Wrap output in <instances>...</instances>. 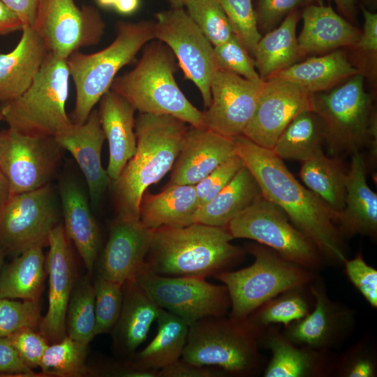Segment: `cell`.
I'll return each mask as SVG.
<instances>
[{
	"mask_svg": "<svg viewBox=\"0 0 377 377\" xmlns=\"http://www.w3.org/2000/svg\"><path fill=\"white\" fill-rule=\"evenodd\" d=\"M223 374L221 369L193 364L181 358L158 371V377H216Z\"/></svg>",
	"mask_w": 377,
	"mask_h": 377,
	"instance_id": "cell-51",
	"label": "cell"
},
{
	"mask_svg": "<svg viewBox=\"0 0 377 377\" xmlns=\"http://www.w3.org/2000/svg\"><path fill=\"white\" fill-rule=\"evenodd\" d=\"M11 195L9 182L0 168V209Z\"/></svg>",
	"mask_w": 377,
	"mask_h": 377,
	"instance_id": "cell-58",
	"label": "cell"
},
{
	"mask_svg": "<svg viewBox=\"0 0 377 377\" xmlns=\"http://www.w3.org/2000/svg\"><path fill=\"white\" fill-rule=\"evenodd\" d=\"M3 120V116H2V114L0 111V121Z\"/></svg>",
	"mask_w": 377,
	"mask_h": 377,
	"instance_id": "cell-63",
	"label": "cell"
},
{
	"mask_svg": "<svg viewBox=\"0 0 377 377\" xmlns=\"http://www.w3.org/2000/svg\"><path fill=\"white\" fill-rule=\"evenodd\" d=\"M317 4L322 5L323 4V0H315Z\"/></svg>",
	"mask_w": 377,
	"mask_h": 377,
	"instance_id": "cell-62",
	"label": "cell"
},
{
	"mask_svg": "<svg viewBox=\"0 0 377 377\" xmlns=\"http://www.w3.org/2000/svg\"><path fill=\"white\" fill-rule=\"evenodd\" d=\"M70 72L66 59L48 52L28 89L1 103L3 120L11 128L33 137H54L72 124L66 111Z\"/></svg>",
	"mask_w": 377,
	"mask_h": 377,
	"instance_id": "cell-7",
	"label": "cell"
},
{
	"mask_svg": "<svg viewBox=\"0 0 377 377\" xmlns=\"http://www.w3.org/2000/svg\"><path fill=\"white\" fill-rule=\"evenodd\" d=\"M299 18L298 10L292 11L278 27L259 40L253 59L261 80H267L300 58L296 36Z\"/></svg>",
	"mask_w": 377,
	"mask_h": 377,
	"instance_id": "cell-32",
	"label": "cell"
},
{
	"mask_svg": "<svg viewBox=\"0 0 377 377\" xmlns=\"http://www.w3.org/2000/svg\"><path fill=\"white\" fill-rule=\"evenodd\" d=\"M123 302L119 319L113 330L114 343L131 358L146 340L160 307L135 279L122 285Z\"/></svg>",
	"mask_w": 377,
	"mask_h": 377,
	"instance_id": "cell-27",
	"label": "cell"
},
{
	"mask_svg": "<svg viewBox=\"0 0 377 377\" xmlns=\"http://www.w3.org/2000/svg\"><path fill=\"white\" fill-rule=\"evenodd\" d=\"M198 208L195 185L168 184L158 194L145 192L140 205V221L151 230L184 227L195 223Z\"/></svg>",
	"mask_w": 377,
	"mask_h": 377,
	"instance_id": "cell-28",
	"label": "cell"
},
{
	"mask_svg": "<svg viewBox=\"0 0 377 377\" xmlns=\"http://www.w3.org/2000/svg\"><path fill=\"white\" fill-rule=\"evenodd\" d=\"M23 27L19 17L0 0V36L22 31Z\"/></svg>",
	"mask_w": 377,
	"mask_h": 377,
	"instance_id": "cell-55",
	"label": "cell"
},
{
	"mask_svg": "<svg viewBox=\"0 0 377 377\" xmlns=\"http://www.w3.org/2000/svg\"><path fill=\"white\" fill-rule=\"evenodd\" d=\"M254 257L249 267L237 271H223L215 279L226 287L231 311L230 317L246 319L265 302L295 288H302L313 276L306 269L281 257L267 246L253 245Z\"/></svg>",
	"mask_w": 377,
	"mask_h": 377,
	"instance_id": "cell-9",
	"label": "cell"
},
{
	"mask_svg": "<svg viewBox=\"0 0 377 377\" xmlns=\"http://www.w3.org/2000/svg\"><path fill=\"white\" fill-rule=\"evenodd\" d=\"M184 9L214 47L234 35L224 10L216 0H190Z\"/></svg>",
	"mask_w": 377,
	"mask_h": 377,
	"instance_id": "cell-41",
	"label": "cell"
},
{
	"mask_svg": "<svg viewBox=\"0 0 377 377\" xmlns=\"http://www.w3.org/2000/svg\"><path fill=\"white\" fill-rule=\"evenodd\" d=\"M265 346L272 353V359L266 367L265 377H303L315 374L319 361L309 348H302L285 335L272 329L263 339Z\"/></svg>",
	"mask_w": 377,
	"mask_h": 377,
	"instance_id": "cell-37",
	"label": "cell"
},
{
	"mask_svg": "<svg viewBox=\"0 0 377 377\" xmlns=\"http://www.w3.org/2000/svg\"><path fill=\"white\" fill-rule=\"evenodd\" d=\"M22 362L34 369L40 366L49 346L47 340L34 328L25 327L6 337Z\"/></svg>",
	"mask_w": 377,
	"mask_h": 377,
	"instance_id": "cell-47",
	"label": "cell"
},
{
	"mask_svg": "<svg viewBox=\"0 0 377 377\" xmlns=\"http://www.w3.org/2000/svg\"><path fill=\"white\" fill-rule=\"evenodd\" d=\"M152 232L140 219L117 216L110 227L98 276L121 284L135 279L149 251Z\"/></svg>",
	"mask_w": 377,
	"mask_h": 377,
	"instance_id": "cell-19",
	"label": "cell"
},
{
	"mask_svg": "<svg viewBox=\"0 0 377 377\" xmlns=\"http://www.w3.org/2000/svg\"><path fill=\"white\" fill-rule=\"evenodd\" d=\"M300 175L305 185L328 207L339 213L344 207L345 172L338 157H328L320 151L302 162Z\"/></svg>",
	"mask_w": 377,
	"mask_h": 377,
	"instance_id": "cell-36",
	"label": "cell"
},
{
	"mask_svg": "<svg viewBox=\"0 0 377 377\" xmlns=\"http://www.w3.org/2000/svg\"><path fill=\"white\" fill-rule=\"evenodd\" d=\"M135 280L160 308L189 325L205 317L225 316L230 308L226 287L209 283L203 277L160 275L143 263Z\"/></svg>",
	"mask_w": 377,
	"mask_h": 377,
	"instance_id": "cell-11",
	"label": "cell"
},
{
	"mask_svg": "<svg viewBox=\"0 0 377 377\" xmlns=\"http://www.w3.org/2000/svg\"><path fill=\"white\" fill-rule=\"evenodd\" d=\"M15 47L0 54V103L12 101L30 86L48 54L33 27H26Z\"/></svg>",
	"mask_w": 377,
	"mask_h": 377,
	"instance_id": "cell-25",
	"label": "cell"
},
{
	"mask_svg": "<svg viewBox=\"0 0 377 377\" xmlns=\"http://www.w3.org/2000/svg\"><path fill=\"white\" fill-rule=\"evenodd\" d=\"M157 332L151 342L131 358L141 367L158 371L182 357L189 325L178 316L160 308Z\"/></svg>",
	"mask_w": 377,
	"mask_h": 377,
	"instance_id": "cell-33",
	"label": "cell"
},
{
	"mask_svg": "<svg viewBox=\"0 0 377 377\" xmlns=\"http://www.w3.org/2000/svg\"><path fill=\"white\" fill-rule=\"evenodd\" d=\"M173 8H184L186 4L190 0H165Z\"/></svg>",
	"mask_w": 377,
	"mask_h": 377,
	"instance_id": "cell-59",
	"label": "cell"
},
{
	"mask_svg": "<svg viewBox=\"0 0 377 377\" xmlns=\"http://www.w3.org/2000/svg\"><path fill=\"white\" fill-rule=\"evenodd\" d=\"M313 94L276 78L264 81L255 112L242 135L272 149L283 130L300 113L313 110Z\"/></svg>",
	"mask_w": 377,
	"mask_h": 377,
	"instance_id": "cell-17",
	"label": "cell"
},
{
	"mask_svg": "<svg viewBox=\"0 0 377 377\" xmlns=\"http://www.w3.org/2000/svg\"><path fill=\"white\" fill-rule=\"evenodd\" d=\"M233 239L255 240L287 260L306 269L318 267L321 253L283 211L263 195L226 226Z\"/></svg>",
	"mask_w": 377,
	"mask_h": 377,
	"instance_id": "cell-10",
	"label": "cell"
},
{
	"mask_svg": "<svg viewBox=\"0 0 377 377\" xmlns=\"http://www.w3.org/2000/svg\"><path fill=\"white\" fill-rule=\"evenodd\" d=\"M224 10L234 35L253 58L262 37L252 0H216Z\"/></svg>",
	"mask_w": 377,
	"mask_h": 377,
	"instance_id": "cell-43",
	"label": "cell"
},
{
	"mask_svg": "<svg viewBox=\"0 0 377 377\" xmlns=\"http://www.w3.org/2000/svg\"><path fill=\"white\" fill-rule=\"evenodd\" d=\"M232 140L236 154L258 182L263 196L283 211L323 256L343 263L346 258L336 226L339 213L304 187L271 149L242 135Z\"/></svg>",
	"mask_w": 377,
	"mask_h": 377,
	"instance_id": "cell-1",
	"label": "cell"
},
{
	"mask_svg": "<svg viewBox=\"0 0 377 377\" xmlns=\"http://www.w3.org/2000/svg\"><path fill=\"white\" fill-rule=\"evenodd\" d=\"M64 226L57 224L49 237L45 267L49 276L48 309L39 332L49 343L66 336V317L74 286V262Z\"/></svg>",
	"mask_w": 377,
	"mask_h": 377,
	"instance_id": "cell-18",
	"label": "cell"
},
{
	"mask_svg": "<svg viewBox=\"0 0 377 377\" xmlns=\"http://www.w3.org/2000/svg\"><path fill=\"white\" fill-rule=\"evenodd\" d=\"M21 20L23 27H33L38 0H1ZM23 27V28H24Z\"/></svg>",
	"mask_w": 377,
	"mask_h": 377,
	"instance_id": "cell-53",
	"label": "cell"
},
{
	"mask_svg": "<svg viewBox=\"0 0 377 377\" xmlns=\"http://www.w3.org/2000/svg\"><path fill=\"white\" fill-rule=\"evenodd\" d=\"M99 103L101 128L109 147L106 171L112 182L119 177L136 150L135 109L111 89L103 94Z\"/></svg>",
	"mask_w": 377,
	"mask_h": 377,
	"instance_id": "cell-22",
	"label": "cell"
},
{
	"mask_svg": "<svg viewBox=\"0 0 377 377\" xmlns=\"http://www.w3.org/2000/svg\"><path fill=\"white\" fill-rule=\"evenodd\" d=\"M226 227L194 223L184 227L153 230L144 263L152 272L169 276L206 278L237 263L244 253L231 243Z\"/></svg>",
	"mask_w": 377,
	"mask_h": 377,
	"instance_id": "cell-3",
	"label": "cell"
},
{
	"mask_svg": "<svg viewBox=\"0 0 377 377\" xmlns=\"http://www.w3.org/2000/svg\"><path fill=\"white\" fill-rule=\"evenodd\" d=\"M262 195L258 182L243 165L223 188L198 208L195 223L226 228L232 219Z\"/></svg>",
	"mask_w": 377,
	"mask_h": 377,
	"instance_id": "cell-31",
	"label": "cell"
},
{
	"mask_svg": "<svg viewBox=\"0 0 377 377\" xmlns=\"http://www.w3.org/2000/svg\"><path fill=\"white\" fill-rule=\"evenodd\" d=\"M359 73L344 52L334 50L325 55L295 63L270 78L287 81L311 94H316L330 90Z\"/></svg>",
	"mask_w": 377,
	"mask_h": 377,
	"instance_id": "cell-30",
	"label": "cell"
},
{
	"mask_svg": "<svg viewBox=\"0 0 377 377\" xmlns=\"http://www.w3.org/2000/svg\"><path fill=\"white\" fill-rule=\"evenodd\" d=\"M33 27L49 53L67 59L80 48L98 44L105 23L94 6L80 8L75 0H38Z\"/></svg>",
	"mask_w": 377,
	"mask_h": 377,
	"instance_id": "cell-14",
	"label": "cell"
},
{
	"mask_svg": "<svg viewBox=\"0 0 377 377\" xmlns=\"http://www.w3.org/2000/svg\"><path fill=\"white\" fill-rule=\"evenodd\" d=\"M218 67L253 82H262L253 58L233 35L228 41L214 47Z\"/></svg>",
	"mask_w": 377,
	"mask_h": 377,
	"instance_id": "cell-45",
	"label": "cell"
},
{
	"mask_svg": "<svg viewBox=\"0 0 377 377\" xmlns=\"http://www.w3.org/2000/svg\"><path fill=\"white\" fill-rule=\"evenodd\" d=\"M154 39L166 45L178 61L184 76L200 92L205 108L211 103V84L219 70L214 46L184 8L154 14Z\"/></svg>",
	"mask_w": 377,
	"mask_h": 377,
	"instance_id": "cell-12",
	"label": "cell"
},
{
	"mask_svg": "<svg viewBox=\"0 0 377 377\" xmlns=\"http://www.w3.org/2000/svg\"><path fill=\"white\" fill-rule=\"evenodd\" d=\"M313 111L325 123V144L332 156L352 155L367 147L369 161L374 165L377 156L376 114L361 73L337 87L313 94Z\"/></svg>",
	"mask_w": 377,
	"mask_h": 377,
	"instance_id": "cell-6",
	"label": "cell"
},
{
	"mask_svg": "<svg viewBox=\"0 0 377 377\" xmlns=\"http://www.w3.org/2000/svg\"><path fill=\"white\" fill-rule=\"evenodd\" d=\"M367 166L360 151L352 154L345 180L344 207L337 221L339 232L347 235L376 234L377 195L367 184Z\"/></svg>",
	"mask_w": 377,
	"mask_h": 377,
	"instance_id": "cell-24",
	"label": "cell"
},
{
	"mask_svg": "<svg viewBox=\"0 0 377 377\" xmlns=\"http://www.w3.org/2000/svg\"><path fill=\"white\" fill-rule=\"evenodd\" d=\"M95 322L94 286L84 276L72 290L66 311V335L88 345L94 337Z\"/></svg>",
	"mask_w": 377,
	"mask_h": 377,
	"instance_id": "cell-38",
	"label": "cell"
},
{
	"mask_svg": "<svg viewBox=\"0 0 377 377\" xmlns=\"http://www.w3.org/2000/svg\"><path fill=\"white\" fill-rule=\"evenodd\" d=\"M325 126L314 111H304L294 118L271 149L281 159L304 162L323 150Z\"/></svg>",
	"mask_w": 377,
	"mask_h": 377,
	"instance_id": "cell-35",
	"label": "cell"
},
{
	"mask_svg": "<svg viewBox=\"0 0 377 377\" xmlns=\"http://www.w3.org/2000/svg\"><path fill=\"white\" fill-rule=\"evenodd\" d=\"M264 81L253 82L219 69L211 84V103L203 111L204 126L233 139L250 121L260 96Z\"/></svg>",
	"mask_w": 377,
	"mask_h": 377,
	"instance_id": "cell-16",
	"label": "cell"
},
{
	"mask_svg": "<svg viewBox=\"0 0 377 377\" xmlns=\"http://www.w3.org/2000/svg\"><path fill=\"white\" fill-rule=\"evenodd\" d=\"M313 2L316 1L257 0V6L254 9L258 30L267 33L274 29L292 11Z\"/></svg>",
	"mask_w": 377,
	"mask_h": 377,
	"instance_id": "cell-48",
	"label": "cell"
},
{
	"mask_svg": "<svg viewBox=\"0 0 377 377\" xmlns=\"http://www.w3.org/2000/svg\"><path fill=\"white\" fill-rule=\"evenodd\" d=\"M262 330L248 318L205 317L189 325L181 359L233 375L253 374L260 363L258 339Z\"/></svg>",
	"mask_w": 377,
	"mask_h": 377,
	"instance_id": "cell-8",
	"label": "cell"
},
{
	"mask_svg": "<svg viewBox=\"0 0 377 377\" xmlns=\"http://www.w3.org/2000/svg\"><path fill=\"white\" fill-rule=\"evenodd\" d=\"M311 291L315 297L314 309L287 325L286 337L295 344L312 349L324 348L337 340L350 318L346 311L330 300L322 286L312 285Z\"/></svg>",
	"mask_w": 377,
	"mask_h": 377,
	"instance_id": "cell-26",
	"label": "cell"
},
{
	"mask_svg": "<svg viewBox=\"0 0 377 377\" xmlns=\"http://www.w3.org/2000/svg\"><path fill=\"white\" fill-rule=\"evenodd\" d=\"M188 128L186 122L171 115L139 113L135 124V152L111 182L117 216L140 219L143 194L173 167Z\"/></svg>",
	"mask_w": 377,
	"mask_h": 377,
	"instance_id": "cell-2",
	"label": "cell"
},
{
	"mask_svg": "<svg viewBox=\"0 0 377 377\" xmlns=\"http://www.w3.org/2000/svg\"><path fill=\"white\" fill-rule=\"evenodd\" d=\"M154 20L119 21L115 38L108 46L92 54L76 51L67 58L76 92L73 123L87 121L95 105L110 89L117 73L154 39Z\"/></svg>",
	"mask_w": 377,
	"mask_h": 377,
	"instance_id": "cell-5",
	"label": "cell"
},
{
	"mask_svg": "<svg viewBox=\"0 0 377 377\" xmlns=\"http://www.w3.org/2000/svg\"><path fill=\"white\" fill-rule=\"evenodd\" d=\"M346 274L356 288L374 307H377V271L366 263L359 253L351 260H346Z\"/></svg>",
	"mask_w": 377,
	"mask_h": 377,
	"instance_id": "cell-49",
	"label": "cell"
},
{
	"mask_svg": "<svg viewBox=\"0 0 377 377\" xmlns=\"http://www.w3.org/2000/svg\"><path fill=\"white\" fill-rule=\"evenodd\" d=\"M43 246L24 251L0 272V298L22 299L38 302L45 274Z\"/></svg>",
	"mask_w": 377,
	"mask_h": 377,
	"instance_id": "cell-34",
	"label": "cell"
},
{
	"mask_svg": "<svg viewBox=\"0 0 377 377\" xmlns=\"http://www.w3.org/2000/svg\"><path fill=\"white\" fill-rule=\"evenodd\" d=\"M41 318L38 302L0 298V337L25 327L35 329Z\"/></svg>",
	"mask_w": 377,
	"mask_h": 377,
	"instance_id": "cell-44",
	"label": "cell"
},
{
	"mask_svg": "<svg viewBox=\"0 0 377 377\" xmlns=\"http://www.w3.org/2000/svg\"><path fill=\"white\" fill-rule=\"evenodd\" d=\"M143 47L135 66L117 75L110 89L139 112L171 115L190 126L205 128L203 112L187 99L175 80L179 65L170 48L156 39Z\"/></svg>",
	"mask_w": 377,
	"mask_h": 377,
	"instance_id": "cell-4",
	"label": "cell"
},
{
	"mask_svg": "<svg viewBox=\"0 0 377 377\" xmlns=\"http://www.w3.org/2000/svg\"><path fill=\"white\" fill-rule=\"evenodd\" d=\"M58 212L50 184L34 191L13 194L0 209V247L6 256H17L35 246H48L57 225Z\"/></svg>",
	"mask_w": 377,
	"mask_h": 377,
	"instance_id": "cell-13",
	"label": "cell"
},
{
	"mask_svg": "<svg viewBox=\"0 0 377 377\" xmlns=\"http://www.w3.org/2000/svg\"><path fill=\"white\" fill-rule=\"evenodd\" d=\"M61 147L54 137H33L11 128L0 132V168L10 193L17 194L49 184L58 166Z\"/></svg>",
	"mask_w": 377,
	"mask_h": 377,
	"instance_id": "cell-15",
	"label": "cell"
},
{
	"mask_svg": "<svg viewBox=\"0 0 377 377\" xmlns=\"http://www.w3.org/2000/svg\"><path fill=\"white\" fill-rule=\"evenodd\" d=\"M87 344L68 336L46 348L39 367L47 376L80 377L87 374Z\"/></svg>",
	"mask_w": 377,
	"mask_h": 377,
	"instance_id": "cell-39",
	"label": "cell"
},
{
	"mask_svg": "<svg viewBox=\"0 0 377 377\" xmlns=\"http://www.w3.org/2000/svg\"><path fill=\"white\" fill-rule=\"evenodd\" d=\"M122 285L100 276L96 279L94 337L109 332L116 325L123 302Z\"/></svg>",
	"mask_w": 377,
	"mask_h": 377,
	"instance_id": "cell-42",
	"label": "cell"
},
{
	"mask_svg": "<svg viewBox=\"0 0 377 377\" xmlns=\"http://www.w3.org/2000/svg\"><path fill=\"white\" fill-rule=\"evenodd\" d=\"M303 27L297 37L299 57L355 47L361 32L330 6L311 3L302 13Z\"/></svg>",
	"mask_w": 377,
	"mask_h": 377,
	"instance_id": "cell-23",
	"label": "cell"
},
{
	"mask_svg": "<svg viewBox=\"0 0 377 377\" xmlns=\"http://www.w3.org/2000/svg\"><path fill=\"white\" fill-rule=\"evenodd\" d=\"M243 165L240 157L235 154L195 185L199 207L223 188Z\"/></svg>",
	"mask_w": 377,
	"mask_h": 377,
	"instance_id": "cell-46",
	"label": "cell"
},
{
	"mask_svg": "<svg viewBox=\"0 0 377 377\" xmlns=\"http://www.w3.org/2000/svg\"><path fill=\"white\" fill-rule=\"evenodd\" d=\"M344 376L348 377H372L375 374L373 361L369 357H355L343 369Z\"/></svg>",
	"mask_w": 377,
	"mask_h": 377,
	"instance_id": "cell-54",
	"label": "cell"
},
{
	"mask_svg": "<svg viewBox=\"0 0 377 377\" xmlns=\"http://www.w3.org/2000/svg\"><path fill=\"white\" fill-rule=\"evenodd\" d=\"M61 147L73 156L83 173L91 204L96 207L111 180L101 163V150L105 139L98 110L93 109L82 124H73L55 138Z\"/></svg>",
	"mask_w": 377,
	"mask_h": 377,
	"instance_id": "cell-20",
	"label": "cell"
},
{
	"mask_svg": "<svg viewBox=\"0 0 377 377\" xmlns=\"http://www.w3.org/2000/svg\"><path fill=\"white\" fill-rule=\"evenodd\" d=\"M140 0H117L113 8L119 14L131 15L140 7Z\"/></svg>",
	"mask_w": 377,
	"mask_h": 377,
	"instance_id": "cell-56",
	"label": "cell"
},
{
	"mask_svg": "<svg viewBox=\"0 0 377 377\" xmlns=\"http://www.w3.org/2000/svg\"><path fill=\"white\" fill-rule=\"evenodd\" d=\"M334 1L339 11L349 20H354L355 16V0H327Z\"/></svg>",
	"mask_w": 377,
	"mask_h": 377,
	"instance_id": "cell-57",
	"label": "cell"
},
{
	"mask_svg": "<svg viewBox=\"0 0 377 377\" xmlns=\"http://www.w3.org/2000/svg\"><path fill=\"white\" fill-rule=\"evenodd\" d=\"M6 254L4 253V251H3V249L0 247V272H1V270L3 267V260H4V258L6 257Z\"/></svg>",
	"mask_w": 377,
	"mask_h": 377,
	"instance_id": "cell-61",
	"label": "cell"
},
{
	"mask_svg": "<svg viewBox=\"0 0 377 377\" xmlns=\"http://www.w3.org/2000/svg\"><path fill=\"white\" fill-rule=\"evenodd\" d=\"M364 17L363 32L355 45L364 52L376 54L377 52V14L362 8Z\"/></svg>",
	"mask_w": 377,
	"mask_h": 377,
	"instance_id": "cell-52",
	"label": "cell"
},
{
	"mask_svg": "<svg viewBox=\"0 0 377 377\" xmlns=\"http://www.w3.org/2000/svg\"><path fill=\"white\" fill-rule=\"evenodd\" d=\"M295 288L281 293L263 304L246 318L263 330L270 324L288 325L309 313V305L303 295Z\"/></svg>",
	"mask_w": 377,
	"mask_h": 377,
	"instance_id": "cell-40",
	"label": "cell"
},
{
	"mask_svg": "<svg viewBox=\"0 0 377 377\" xmlns=\"http://www.w3.org/2000/svg\"><path fill=\"white\" fill-rule=\"evenodd\" d=\"M235 154L232 139L189 126L169 184L196 185Z\"/></svg>",
	"mask_w": 377,
	"mask_h": 377,
	"instance_id": "cell-21",
	"label": "cell"
},
{
	"mask_svg": "<svg viewBox=\"0 0 377 377\" xmlns=\"http://www.w3.org/2000/svg\"><path fill=\"white\" fill-rule=\"evenodd\" d=\"M60 195L65 232L91 274L99 248L100 235L87 198L82 188L72 181L62 184Z\"/></svg>",
	"mask_w": 377,
	"mask_h": 377,
	"instance_id": "cell-29",
	"label": "cell"
},
{
	"mask_svg": "<svg viewBox=\"0 0 377 377\" xmlns=\"http://www.w3.org/2000/svg\"><path fill=\"white\" fill-rule=\"evenodd\" d=\"M96 1L102 8H113L117 0H96Z\"/></svg>",
	"mask_w": 377,
	"mask_h": 377,
	"instance_id": "cell-60",
	"label": "cell"
},
{
	"mask_svg": "<svg viewBox=\"0 0 377 377\" xmlns=\"http://www.w3.org/2000/svg\"><path fill=\"white\" fill-rule=\"evenodd\" d=\"M0 374L37 376L32 369L22 362L7 337H0Z\"/></svg>",
	"mask_w": 377,
	"mask_h": 377,
	"instance_id": "cell-50",
	"label": "cell"
}]
</instances>
